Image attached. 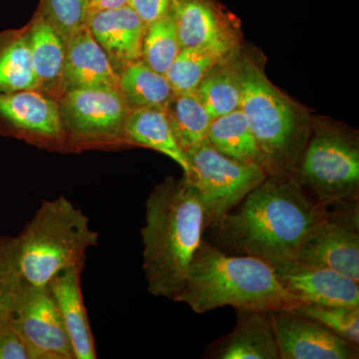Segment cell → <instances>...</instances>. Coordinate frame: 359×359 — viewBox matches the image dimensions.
Returning a JSON list of instances; mask_svg holds the SVG:
<instances>
[{"mask_svg":"<svg viewBox=\"0 0 359 359\" xmlns=\"http://www.w3.org/2000/svg\"><path fill=\"white\" fill-rule=\"evenodd\" d=\"M325 215V208L309 199L294 177L268 176L205 233L224 252L271 266L294 259L306 231Z\"/></svg>","mask_w":359,"mask_h":359,"instance_id":"1","label":"cell"},{"mask_svg":"<svg viewBox=\"0 0 359 359\" xmlns=\"http://www.w3.org/2000/svg\"><path fill=\"white\" fill-rule=\"evenodd\" d=\"M205 231L204 208L190 180L170 177L155 187L146 201L141 229L143 271L150 294L176 301Z\"/></svg>","mask_w":359,"mask_h":359,"instance_id":"2","label":"cell"},{"mask_svg":"<svg viewBox=\"0 0 359 359\" xmlns=\"http://www.w3.org/2000/svg\"><path fill=\"white\" fill-rule=\"evenodd\" d=\"M175 302L196 313L223 306L276 311L292 309L299 302L283 289L271 264L255 257L228 254L205 238Z\"/></svg>","mask_w":359,"mask_h":359,"instance_id":"3","label":"cell"},{"mask_svg":"<svg viewBox=\"0 0 359 359\" xmlns=\"http://www.w3.org/2000/svg\"><path fill=\"white\" fill-rule=\"evenodd\" d=\"M241 83L240 109L254 134L268 176H292L308 143V113L271 84L263 68L248 56L236 57Z\"/></svg>","mask_w":359,"mask_h":359,"instance_id":"4","label":"cell"},{"mask_svg":"<svg viewBox=\"0 0 359 359\" xmlns=\"http://www.w3.org/2000/svg\"><path fill=\"white\" fill-rule=\"evenodd\" d=\"M15 238L21 278L35 287L66 269H83L87 252L99 245L88 217L65 196L43 201Z\"/></svg>","mask_w":359,"mask_h":359,"instance_id":"5","label":"cell"},{"mask_svg":"<svg viewBox=\"0 0 359 359\" xmlns=\"http://www.w3.org/2000/svg\"><path fill=\"white\" fill-rule=\"evenodd\" d=\"M323 208L359 203L358 136L334 123L314 121L292 176Z\"/></svg>","mask_w":359,"mask_h":359,"instance_id":"6","label":"cell"},{"mask_svg":"<svg viewBox=\"0 0 359 359\" xmlns=\"http://www.w3.org/2000/svg\"><path fill=\"white\" fill-rule=\"evenodd\" d=\"M66 149L110 148L124 144L130 107L112 87L70 89L59 99Z\"/></svg>","mask_w":359,"mask_h":359,"instance_id":"7","label":"cell"},{"mask_svg":"<svg viewBox=\"0 0 359 359\" xmlns=\"http://www.w3.org/2000/svg\"><path fill=\"white\" fill-rule=\"evenodd\" d=\"M186 155L190 165L187 178L199 194L205 229L233 211L268 177L259 165L231 159L212 148L207 140Z\"/></svg>","mask_w":359,"mask_h":359,"instance_id":"8","label":"cell"},{"mask_svg":"<svg viewBox=\"0 0 359 359\" xmlns=\"http://www.w3.org/2000/svg\"><path fill=\"white\" fill-rule=\"evenodd\" d=\"M332 208L306 231L294 259L334 269L359 282V204Z\"/></svg>","mask_w":359,"mask_h":359,"instance_id":"9","label":"cell"},{"mask_svg":"<svg viewBox=\"0 0 359 359\" xmlns=\"http://www.w3.org/2000/svg\"><path fill=\"white\" fill-rule=\"evenodd\" d=\"M11 321L32 359H75L48 285L35 287L22 280Z\"/></svg>","mask_w":359,"mask_h":359,"instance_id":"10","label":"cell"},{"mask_svg":"<svg viewBox=\"0 0 359 359\" xmlns=\"http://www.w3.org/2000/svg\"><path fill=\"white\" fill-rule=\"evenodd\" d=\"M0 135L66 150L59 102L39 90L0 94Z\"/></svg>","mask_w":359,"mask_h":359,"instance_id":"11","label":"cell"},{"mask_svg":"<svg viewBox=\"0 0 359 359\" xmlns=\"http://www.w3.org/2000/svg\"><path fill=\"white\" fill-rule=\"evenodd\" d=\"M280 359H358L359 346L292 309L273 311Z\"/></svg>","mask_w":359,"mask_h":359,"instance_id":"12","label":"cell"},{"mask_svg":"<svg viewBox=\"0 0 359 359\" xmlns=\"http://www.w3.org/2000/svg\"><path fill=\"white\" fill-rule=\"evenodd\" d=\"M170 13L182 48L208 46L237 51L235 18L217 0H172Z\"/></svg>","mask_w":359,"mask_h":359,"instance_id":"13","label":"cell"},{"mask_svg":"<svg viewBox=\"0 0 359 359\" xmlns=\"http://www.w3.org/2000/svg\"><path fill=\"white\" fill-rule=\"evenodd\" d=\"M271 266L283 289L297 302L359 306V282L339 271L294 259Z\"/></svg>","mask_w":359,"mask_h":359,"instance_id":"14","label":"cell"},{"mask_svg":"<svg viewBox=\"0 0 359 359\" xmlns=\"http://www.w3.org/2000/svg\"><path fill=\"white\" fill-rule=\"evenodd\" d=\"M236 313L235 327L212 341L203 358L280 359L273 311L236 309Z\"/></svg>","mask_w":359,"mask_h":359,"instance_id":"15","label":"cell"},{"mask_svg":"<svg viewBox=\"0 0 359 359\" xmlns=\"http://www.w3.org/2000/svg\"><path fill=\"white\" fill-rule=\"evenodd\" d=\"M86 25L118 73L141 59L145 23L128 4L119 8L92 11Z\"/></svg>","mask_w":359,"mask_h":359,"instance_id":"16","label":"cell"},{"mask_svg":"<svg viewBox=\"0 0 359 359\" xmlns=\"http://www.w3.org/2000/svg\"><path fill=\"white\" fill-rule=\"evenodd\" d=\"M65 88L112 87L119 89V73L85 25L65 39Z\"/></svg>","mask_w":359,"mask_h":359,"instance_id":"17","label":"cell"},{"mask_svg":"<svg viewBox=\"0 0 359 359\" xmlns=\"http://www.w3.org/2000/svg\"><path fill=\"white\" fill-rule=\"evenodd\" d=\"M33 72L39 91L59 99L65 94V40L42 9L27 25Z\"/></svg>","mask_w":359,"mask_h":359,"instance_id":"18","label":"cell"},{"mask_svg":"<svg viewBox=\"0 0 359 359\" xmlns=\"http://www.w3.org/2000/svg\"><path fill=\"white\" fill-rule=\"evenodd\" d=\"M82 271L66 269L54 276L48 287L69 337L75 359H95V339L81 290Z\"/></svg>","mask_w":359,"mask_h":359,"instance_id":"19","label":"cell"},{"mask_svg":"<svg viewBox=\"0 0 359 359\" xmlns=\"http://www.w3.org/2000/svg\"><path fill=\"white\" fill-rule=\"evenodd\" d=\"M124 142L158 151L175 161L183 170L184 176L190 173L188 158L175 139L164 108L145 107L130 111L125 123Z\"/></svg>","mask_w":359,"mask_h":359,"instance_id":"20","label":"cell"},{"mask_svg":"<svg viewBox=\"0 0 359 359\" xmlns=\"http://www.w3.org/2000/svg\"><path fill=\"white\" fill-rule=\"evenodd\" d=\"M39 90L33 72L27 25L0 32V94Z\"/></svg>","mask_w":359,"mask_h":359,"instance_id":"21","label":"cell"},{"mask_svg":"<svg viewBox=\"0 0 359 359\" xmlns=\"http://www.w3.org/2000/svg\"><path fill=\"white\" fill-rule=\"evenodd\" d=\"M164 111L175 139L186 154L207 140L212 118L197 92L174 93Z\"/></svg>","mask_w":359,"mask_h":359,"instance_id":"22","label":"cell"},{"mask_svg":"<svg viewBox=\"0 0 359 359\" xmlns=\"http://www.w3.org/2000/svg\"><path fill=\"white\" fill-rule=\"evenodd\" d=\"M207 141L212 148L231 159L263 168L256 139L241 109L212 119Z\"/></svg>","mask_w":359,"mask_h":359,"instance_id":"23","label":"cell"},{"mask_svg":"<svg viewBox=\"0 0 359 359\" xmlns=\"http://www.w3.org/2000/svg\"><path fill=\"white\" fill-rule=\"evenodd\" d=\"M119 89L131 110L164 108L174 95L166 75L149 67L141 59L120 71Z\"/></svg>","mask_w":359,"mask_h":359,"instance_id":"24","label":"cell"},{"mask_svg":"<svg viewBox=\"0 0 359 359\" xmlns=\"http://www.w3.org/2000/svg\"><path fill=\"white\" fill-rule=\"evenodd\" d=\"M237 54L219 63L196 89L201 102L210 116L215 118L240 109L242 83L236 63Z\"/></svg>","mask_w":359,"mask_h":359,"instance_id":"25","label":"cell"},{"mask_svg":"<svg viewBox=\"0 0 359 359\" xmlns=\"http://www.w3.org/2000/svg\"><path fill=\"white\" fill-rule=\"evenodd\" d=\"M235 53L208 46L182 48L166 73L174 93L196 91L216 66Z\"/></svg>","mask_w":359,"mask_h":359,"instance_id":"26","label":"cell"},{"mask_svg":"<svg viewBox=\"0 0 359 359\" xmlns=\"http://www.w3.org/2000/svg\"><path fill=\"white\" fill-rule=\"evenodd\" d=\"M182 47L171 13L147 25L142 43L141 60L166 75Z\"/></svg>","mask_w":359,"mask_h":359,"instance_id":"27","label":"cell"},{"mask_svg":"<svg viewBox=\"0 0 359 359\" xmlns=\"http://www.w3.org/2000/svg\"><path fill=\"white\" fill-rule=\"evenodd\" d=\"M292 311L318 321L335 334L359 346V306L299 302Z\"/></svg>","mask_w":359,"mask_h":359,"instance_id":"28","label":"cell"},{"mask_svg":"<svg viewBox=\"0 0 359 359\" xmlns=\"http://www.w3.org/2000/svg\"><path fill=\"white\" fill-rule=\"evenodd\" d=\"M21 282L16 238L0 236V327L11 321Z\"/></svg>","mask_w":359,"mask_h":359,"instance_id":"29","label":"cell"},{"mask_svg":"<svg viewBox=\"0 0 359 359\" xmlns=\"http://www.w3.org/2000/svg\"><path fill=\"white\" fill-rule=\"evenodd\" d=\"M41 9L65 40L86 25L88 0H42Z\"/></svg>","mask_w":359,"mask_h":359,"instance_id":"30","label":"cell"},{"mask_svg":"<svg viewBox=\"0 0 359 359\" xmlns=\"http://www.w3.org/2000/svg\"><path fill=\"white\" fill-rule=\"evenodd\" d=\"M0 359H32L11 321L0 327Z\"/></svg>","mask_w":359,"mask_h":359,"instance_id":"31","label":"cell"},{"mask_svg":"<svg viewBox=\"0 0 359 359\" xmlns=\"http://www.w3.org/2000/svg\"><path fill=\"white\" fill-rule=\"evenodd\" d=\"M172 0H129L128 6L146 26L161 20L170 13Z\"/></svg>","mask_w":359,"mask_h":359,"instance_id":"32","label":"cell"},{"mask_svg":"<svg viewBox=\"0 0 359 359\" xmlns=\"http://www.w3.org/2000/svg\"><path fill=\"white\" fill-rule=\"evenodd\" d=\"M128 2L129 0H88V13L92 11L119 8L127 6Z\"/></svg>","mask_w":359,"mask_h":359,"instance_id":"33","label":"cell"}]
</instances>
